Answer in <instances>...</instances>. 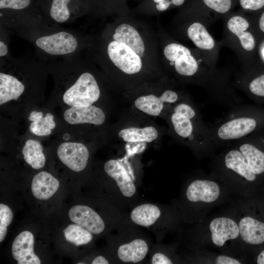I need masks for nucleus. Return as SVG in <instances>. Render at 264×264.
<instances>
[{
	"instance_id": "obj_8",
	"label": "nucleus",
	"mask_w": 264,
	"mask_h": 264,
	"mask_svg": "<svg viewBox=\"0 0 264 264\" xmlns=\"http://www.w3.org/2000/svg\"><path fill=\"white\" fill-rule=\"evenodd\" d=\"M231 194L227 186L212 175L199 174L185 187L182 209L190 221L198 223L206 218L212 209L230 201Z\"/></svg>"
},
{
	"instance_id": "obj_21",
	"label": "nucleus",
	"mask_w": 264,
	"mask_h": 264,
	"mask_svg": "<svg viewBox=\"0 0 264 264\" xmlns=\"http://www.w3.org/2000/svg\"><path fill=\"white\" fill-rule=\"evenodd\" d=\"M105 173L115 182L122 194L132 197L136 192L135 186L127 171L121 162L116 159H110L104 165Z\"/></svg>"
},
{
	"instance_id": "obj_28",
	"label": "nucleus",
	"mask_w": 264,
	"mask_h": 264,
	"mask_svg": "<svg viewBox=\"0 0 264 264\" xmlns=\"http://www.w3.org/2000/svg\"><path fill=\"white\" fill-rule=\"evenodd\" d=\"M161 212L159 208L151 203L140 204L132 209L130 217L135 224L149 227L154 224L159 218Z\"/></svg>"
},
{
	"instance_id": "obj_25",
	"label": "nucleus",
	"mask_w": 264,
	"mask_h": 264,
	"mask_svg": "<svg viewBox=\"0 0 264 264\" xmlns=\"http://www.w3.org/2000/svg\"><path fill=\"white\" fill-rule=\"evenodd\" d=\"M190 0H143L133 9L134 14L158 16L174 7H183Z\"/></svg>"
},
{
	"instance_id": "obj_27",
	"label": "nucleus",
	"mask_w": 264,
	"mask_h": 264,
	"mask_svg": "<svg viewBox=\"0 0 264 264\" xmlns=\"http://www.w3.org/2000/svg\"><path fill=\"white\" fill-rule=\"evenodd\" d=\"M194 259L199 264H242L246 263V258L236 257L204 249H196Z\"/></svg>"
},
{
	"instance_id": "obj_9",
	"label": "nucleus",
	"mask_w": 264,
	"mask_h": 264,
	"mask_svg": "<svg viewBox=\"0 0 264 264\" xmlns=\"http://www.w3.org/2000/svg\"><path fill=\"white\" fill-rule=\"evenodd\" d=\"M223 118L208 126L216 148L264 130V107L241 104Z\"/></svg>"
},
{
	"instance_id": "obj_10",
	"label": "nucleus",
	"mask_w": 264,
	"mask_h": 264,
	"mask_svg": "<svg viewBox=\"0 0 264 264\" xmlns=\"http://www.w3.org/2000/svg\"><path fill=\"white\" fill-rule=\"evenodd\" d=\"M230 207L243 251L247 256L252 255L264 247V202L260 196L239 197L231 201Z\"/></svg>"
},
{
	"instance_id": "obj_7",
	"label": "nucleus",
	"mask_w": 264,
	"mask_h": 264,
	"mask_svg": "<svg viewBox=\"0 0 264 264\" xmlns=\"http://www.w3.org/2000/svg\"><path fill=\"white\" fill-rule=\"evenodd\" d=\"M208 14L197 4L187 2L175 18V34L191 41L208 63L217 68L220 46L208 31L211 18Z\"/></svg>"
},
{
	"instance_id": "obj_14",
	"label": "nucleus",
	"mask_w": 264,
	"mask_h": 264,
	"mask_svg": "<svg viewBox=\"0 0 264 264\" xmlns=\"http://www.w3.org/2000/svg\"><path fill=\"white\" fill-rule=\"evenodd\" d=\"M44 16L55 24L69 23L86 15L95 17L94 0L38 1Z\"/></svg>"
},
{
	"instance_id": "obj_5",
	"label": "nucleus",
	"mask_w": 264,
	"mask_h": 264,
	"mask_svg": "<svg viewBox=\"0 0 264 264\" xmlns=\"http://www.w3.org/2000/svg\"><path fill=\"white\" fill-rule=\"evenodd\" d=\"M211 175L239 197L259 196L264 191V181L253 173L243 155L232 143L213 159Z\"/></svg>"
},
{
	"instance_id": "obj_18",
	"label": "nucleus",
	"mask_w": 264,
	"mask_h": 264,
	"mask_svg": "<svg viewBox=\"0 0 264 264\" xmlns=\"http://www.w3.org/2000/svg\"><path fill=\"white\" fill-rule=\"evenodd\" d=\"M70 220L92 234H99L105 229V223L97 213L90 207L82 205L72 207L68 212Z\"/></svg>"
},
{
	"instance_id": "obj_13",
	"label": "nucleus",
	"mask_w": 264,
	"mask_h": 264,
	"mask_svg": "<svg viewBox=\"0 0 264 264\" xmlns=\"http://www.w3.org/2000/svg\"><path fill=\"white\" fill-rule=\"evenodd\" d=\"M43 17L35 0H0V27L16 31L27 27Z\"/></svg>"
},
{
	"instance_id": "obj_2",
	"label": "nucleus",
	"mask_w": 264,
	"mask_h": 264,
	"mask_svg": "<svg viewBox=\"0 0 264 264\" xmlns=\"http://www.w3.org/2000/svg\"><path fill=\"white\" fill-rule=\"evenodd\" d=\"M87 54L112 83L127 90L159 77L148 56L104 27L92 40Z\"/></svg>"
},
{
	"instance_id": "obj_33",
	"label": "nucleus",
	"mask_w": 264,
	"mask_h": 264,
	"mask_svg": "<svg viewBox=\"0 0 264 264\" xmlns=\"http://www.w3.org/2000/svg\"><path fill=\"white\" fill-rule=\"evenodd\" d=\"M13 218V214L11 209L6 205L0 204V242L4 239L7 227L9 226Z\"/></svg>"
},
{
	"instance_id": "obj_1",
	"label": "nucleus",
	"mask_w": 264,
	"mask_h": 264,
	"mask_svg": "<svg viewBox=\"0 0 264 264\" xmlns=\"http://www.w3.org/2000/svg\"><path fill=\"white\" fill-rule=\"evenodd\" d=\"M160 58L165 73L178 84L198 86L217 103L230 108L241 104L228 72L213 68L197 48L172 37L158 25Z\"/></svg>"
},
{
	"instance_id": "obj_3",
	"label": "nucleus",
	"mask_w": 264,
	"mask_h": 264,
	"mask_svg": "<svg viewBox=\"0 0 264 264\" xmlns=\"http://www.w3.org/2000/svg\"><path fill=\"white\" fill-rule=\"evenodd\" d=\"M58 25L45 19L17 33L32 44L39 59L44 61L69 58L87 51L92 36L83 35Z\"/></svg>"
},
{
	"instance_id": "obj_12",
	"label": "nucleus",
	"mask_w": 264,
	"mask_h": 264,
	"mask_svg": "<svg viewBox=\"0 0 264 264\" xmlns=\"http://www.w3.org/2000/svg\"><path fill=\"white\" fill-rule=\"evenodd\" d=\"M250 27L249 21L242 13L230 12L224 16L223 34L219 44L235 53L242 68L248 67L249 56L256 47L255 38Z\"/></svg>"
},
{
	"instance_id": "obj_38",
	"label": "nucleus",
	"mask_w": 264,
	"mask_h": 264,
	"mask_svg": "<svg viewBox=\"0 0 264 264\" xmlns=\"http://www.w3.org/2000/svg\"><path fill=\"white\" fill-rule=\"evenodd\" d=\"M92 264H108L109 261L104 257L99 256L96 257L91 262Z\"/></svg>"
},
{
	"instance_id": "obj_42",
	"label": "nucleus",
	"mask_w": 264,
	"mask_h": 264,
	"mask_svg": "<svg viewBox=\"0 0 264 264\" xmlns=\"http://www.w3.org/2000/svg\"><path fill=\"white\" fill-rule=\"evenodd\" d=\"M134 0L135 1H137V2H141L142 1H143V0Z\"/></svg>"
},
{
	"instance_id": "obj_35",
	"label": "nucleus",
	"mask_w": 264,
	"mask_h": 264,
	"mask_svg": "<svg viewBox=\"0 0 264 264\" xmlns=\"http://www.w3.org/2000/svg\"><path fill=\"white\" fill-rule=\"evenodd\" d=\"M152 264H173V261L171 258L166 255L157 252L154 253L151 259Z\"/></svg>"
},
{
	"instance_id": "obj_37",
	"label": "nucleus",
	"mask_w": 264,
	"mask_h": 264,
	"mask_svg": "<svg viewBox=\"0 0 264 264\" xmlns=\"http://www.w3.org/2000/svg\"><path fill=\"white\" fill-rule=\"evenodd\" d=\"M252 255L253 263L264 264V247L258 250Z\"/></svg>"
},
{
	"instance_id": "obj_22",
	"label": "nucleus",
	"mask_w": 264,
	"mask_h": 264,
	"mask_svg": "<svg viewBox=\"0 0 264 264\" xmlns=\"http://www.w3.org/2000/svg\"><path fill=\"white\" fill-rule=\"evenodd\" d=\"M59 181L50 173L42 171L34 176L31 184L33 196L40 200L50 198L57 192Z\"/></svg>"
},
{
	"instance_id": "obj_32",
	"label": "nucleus",
	"mask_w": 264,
	"mask_h": 264,
	"mask_svg": "<svg viewBox=\"0 0 264 264\" xmlns=\"http://www.w3.org/2000/svg\"><path fill=\"white\" fill-rule=\"evenodd\" d=\"M204 10L217 15H225L230 13L235 5V0H200Z\"/></svg>"
},
{
	"instance_id": "obj_15",
	"label": "nucleus",
	"mask_w": 264,
	"mask_h": 264,
	"mask_svg": "<svg viewBox=\"0 0 264 264\" xmlns=\"http://www.w3.org/2000/svg\"><path fill=\"white\" fill-rule=\"evenodd\" d=\"M232 143L243 155L253 173L264 181V130Z\"/></svg>"
},
{
	"instance_id": "obj_34",
	"label": "nucleus",
	"mask_w": 264,
	"mask_h": 264,
	"mask_svg": "<svg viewBox=\"0 0 264 264\" xmlns=\"http://www.w3.org/2000/svg\"><path fill=\"white\" fill-rule=\"evenodd\" d=\"M238 0L242 9L245 11H256L264 7V0Z\"/></svg>"
},
{
	"instance_id": "obj_36",
	"label": "nucleus",
	"mask_w": 264,
	"mask_h": 264,
	"mask_svg": "<svg viewBox=\"0 0 264 264\" xmlns=\"http://www.w3.org/2000/svg\"><path fill=\"white\" fill-rule=\"evenodd\" d=\"M4 34V29L0 27V58L6 57L10 54L8 44L6 42V35Z\"/></svg>"
},
{
	"instance_id": "obj_6",
	"label": "nucleus",
	"mask_w": 264,
	"mask_h": 264,
	"mask_svg": "<svg viewBox=\"0 0 264 264\" xmlns=\"http://www.w3.org/2000/svg\"><path fill=\"white\" fill-rule=\"evenodd\" d=\"M194 240L196 249H204L247 258L241 241L239 226L233 214L207 217L197 223Z\"/></svg>"
},
{
	"instance_id": "obj_4",
	"label": "nucleus",
	"mask_w": 264,
	"mask_h": 264,
	"mask_svg": "<svg viewBox=\"0 0 264 264\" xmlns=\"http://www.w3.org/2000/svg\"><path fill=\"white\" fill-rule=\"evenodd\" d=\"M167 116L172 135L190 148L197 156L204 158L214 152L215 148L209 127L188 95L175 104Z\"/></svg>"
},
{
	"instance_id": "obj_24",
	"label": "nucleus",
	"mask_w": 264,
	"mask_h": 264,
	"mask_svg": "<svg viewBox=\"0 0 264 264\" xmlns=\"http://www.w3.org/2000/svg\"><path fill=\"white\" fill-rule=\"evenodd\" d=\"M148 250L146 242L141 239H137L120 245L117 250V256L123 263H137L144 259Z\"/></svg>"
},
{
	"instance_id": "obj_23",
	"label": "nucleus",
	"mask_w": 264,
	"mask_h": 264,
	"mask_svg": "<svg viewBox=\"0 0 264 264\" xmlns=\"http://www.w3.org/2000/svg\"><path fill=\"white\" fill-rule=\"evenodd\" d=\"M118 136L122 141L128 143H151L158 138L159 132L152 126L129 127L119 130Z\"/></svg>"
},
{
	"instance_id": "obj_29",
	"label": "nucleus",
	"mask_w": 264,
	"mask_h": 264,
	"mask_svg": "<svg viewBox=\"0 0 264 264\" xmlns=\"http://www.w3.org/2000/svg\"><path fill=\"white\" fill-rule=\"evenodd\" d=\"M28 119L32 122L29 126L30 132L37 136L49 135L56 126L54 116L50 113H47L44 117L42 112L34 110L30 113Z\"/></svg>"
},
{
	"instance_id": "obj_16",
	"label": "nucleus",
	"mask_w": 264,
	"mask_h": 264,
	"mask_svg": "<svg viewBox=\"0 0 264 264\" xmlns=\"http://www.w3.org/2000/svg\"><path fill=\"white\" fill-rule=\"evenodd\" d=\"M233 87L243 92L257 104L264 105V72L254 74L242 69L231 81Z\"/></svg>"
},
{
	"instance_id": "obj_11",
	"label": "nucleus",
	"mask_w": 264,
	"mask_h": 264,
	"mask_svg": "<svg viewBox=\"0 0 264 264\" xmlns=\"http://www.w3.org/2000/svg\"><path fill=\"white\" fill-rule=\"evenodd\" d=\"M177 84L165 75L145 82L127 92L135 96L133 104L138 110L149 116H158L164 111L167 114L175 104L187 95L177 87Z\"/></svg>"
},
{
	"instance_id": "obj_26",
	"label": "nucleus",
	"mask_w": 264,
	"mask_h": 264,
	"mask_svg": "<svg viewBox=\"0 0 264 264\" xmlns=\"http://www.w3.org/2000/svg\"><path fill=\"white\" fill-rule=\"evenodd\" d=\"M95 17L135 16L128 4V0H94Z\"/></svg>"
},
{
	"instance_id": "obj_20",
	"label": "nucleus",
	"mask_w": 264,
	"mask_h": 264,
	"mask_svg": "<svg viewBox=\"0 0 264 264\" xmlns=\"http://www.w3.org/2000/svg\"><path fill=\"white\" fill-rule=\"evenodd\" d=\"M64 118L70 124L88 123L100 125L105 120V114L100 108L92 105L72 106L65 111Z\"/></svg>"
},
{
	"instance_id": "obj_31",
	"label": "nucleus",
	"mask_w": 264,
	"mask_h": 264,
	"mask_svg": "<svg viewBox=\"0 0 264 264\" xmlns=\"http://www.w3.org/2000/svg\"><path fill=\"white\" fill-rule=\"evenodd\" d=\"M64 236L69 242L76 245L89 243L93 238L92 233L76 224H69L64 230Z\"/></svg>"
},
{
	"instance_id": "obj_41",
	"label": "nucleus",
	"mask_w": 264,
	"mask_h": 264,
	"mask_svg": "<svg viewBox=\"0 0 264 264\" xmlns=\"http://www.w3.org/2000/svg\"><path fill=\"white\" fill-rule=\"evenodd\" d=\"M261 198H262V199H263L264 202V192L262 193L260 196Z\"/></svg>"
},
{
	"instance_id": "obj_30",
	"label": "nucleus",
	"mask_w": 264,
	"mask_h": 264,
	"mask_svg": "<svg viewBox=\"0 0 264 264\" xmlns=\"http://www.w3.org/2000/svg\"><path fill=\"white\" fill-rule=\"evenodd\" d=\"M22 154L25 162L32 168L39 169L45 163V157L41 143L34 139L27 140L22 149Z\"/></svg>"
},
{
	"instance_id": "obj_39",
	"label": "nucleus",
	"mask_w": 264,
	"mask_h": 264,
	"mask_svg": "<svg viewBox=\"0 0 264 264\" xmlns=\"http://www.w3.org/2000/svg\"><path fill=\"white\" fill-rule=\"evenodd\" d=\"M258 27L260 30L264 33V10L261 13L258 21Z\"/></svg>"
},
{
	"instance_id": "obj_40",
	"label": "nucleus",
	"mask_w": 264,
	"mask_h": 264,
	"mask_svg": "<svg viewBox=\"0 0 264 264\" xmlns=\"http://www.w3.org/2000/svg\"><path fill=\"white\" fill-rule=\"evenodd\" d=\"M261 54L262 56V58L264 60V46L262 47L261 49Z\"/></svg>"
},
{
	"instance_id": "obj_19",
	"label": "nucleus",
	"mask_w": 264,
	"mask_h": 264,
	"mask_svg": "<svg viewBox=\"0 0 264 264\" xmlns=\"http://www.w3.org/2000/svg\"><path fill=\"white\" fill-rule=\"evenodd\" d=\"M34 238L29 231H24L14 239L12 255L18 264H40L41 262L34 252Z\"/></svg>"
},
{
	"instance_id": "obj_17",
	"label": "nucleus",
	"mask_w": 264,
	"mask_h": 264,
	"mask_svg": "<svg viewBox=\"0 0 264 264\" xmlns=\"http://www.w3.org/2000/svg\"><path fill=\"white\" fill-rule=\"evenodd\" d=\"M57 152L62 162L73 171H82L87 165L89 151L87 147L81 143H63L59 146Z\"/></svg>"
}]
</instances>
